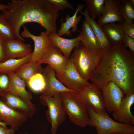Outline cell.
Returning <instances> with one entry per match:
<instances>
[{"label": "cell", "mask_w": 134, "mask_h": 134, "mask_svg": "<svg viewBox=\"0 0 134 134\" xmlns=\"http://www.w3.org/2000/svg\"><path fill=\"white\" fill-rule=\"evenodd\" d=\"M100 57L90 79L101 89L110 81L127 96L134 93V53L122 43L100 49Z\"/></svg>", "instance_id": "6da1fadb"}, {"label": "cell", "mask_w": 134, "mask_h": 134, "mask_svg": "<svg viewBox=\"0 0 134 134\" xmlns=\"http://www.w3.org/2000/svg\"><path fill=\"white\" fill-rule=\"evenodd\" d=\"M2 14L11 24L17 39H25L20 34L21 27L24 24L38 23L45 29L47 33L56 32V20L59 13L47 0H11Z\"/></svg>", "instance_id": "7a4b0ae2"}, {"label": "cell", "mask_w": 134, "mask_h": 134, "mask_svg": "<svg viewBox=\"0 0 134 134\" xmlns=\"http://www.w3.org/2000/svg\"><path fill=\"white\" fill-rule=\"evenodd\" d=\"M63 107L74 124L84 128L87 125L89 116L86 105L82 101L76 91L60 93Z\"/></svg>", "instance_id": "3957f363"}, {"label": "cell", "mask_w": 134, "mask_h": 134, "mask_svg": "<svg viewBox=\"0 0 134 134\" xmlns=\"http://www.w3.org/2000/svg\"><path fill=\"white\" fill-rule=\"evenodd\" d=\"M86 106L89 116L87 125L95 127L97 134H129L134 133L133 125L119 122L112 119L108 115L100 114L89 106Z\"/></svg>", "instance_id": "277c9868"}, {"label": "cell", "mask_w": 134, "mask_h": 134, "mask_svg": "<svg viewBox=\"0 0 134 134\" xmlns=\"http://www.w3.org/2000/svg\"><path fill=\"white\" fill-rule=\"evenodd\" d=\"M100 51L89 49L80 44L70 58L77 71L85 80H89L100 57Z\"/></svg>", "instance_id": "5b68a950"}, {"label": "cell", "mask_w": 134, "mask_h": 134, "mask_svg": "<svg viewBox=\"0 0 134 134\" xmlns=\"http://www.w3.org/2000/svg\"><path fill=\"white\" fill-rule=\"evenodd\" d=\"M40 101L48 107L46 112L48 121L51 124L52 134H56L58 128L66 119V113L63 108L60 93L50 97L41 95Z\"/></svg>", "instance_id": "8992f818"}, {"label": "cell", "mask_w": 134, "mask_h": 134, "mask_svg": "<svg viewBox=\"0 0 134 134\" xmlns=\"http://www.w3.org/2000/svg\"><path fill=\"white\" fill-rule=\"evenodd\" d=\"M78 92L80 99L86 105L89 106L100 114L108 115L104 103L101 89L96 84L92 83Z\"/></svg>", "instance_id": "52a82bcc"}, {"label": "cell", "mask_w": 134, "mask_h": 134, "mask_svg": "<svg viewBox=\"0 0 134 134\" xmlns=\"http://www.w3.org/2000/svg\"><path fill=\"white\" fill-rule=\"evenodd\" d=\"M55 76L63 85L72 90L78 91L90 84L81 77L70 59L68 63L63 71L59 74L55 73Z\"/></svg>", "instance_id": "ba28073f"}, {"label": "cell", "mask_w": 134, "mask_h": 134, "mask_svg": "<svg viewBox=\"0 0 134 134\" xmlns=\"http://www.w3.org/2000/svg\"><path fill=\"white\" fill-rule=\"evenodd\" d=\"M69 61L61 51L51 44L40 59L37 61L40 64H46L53 69L56 74L61 73Z\"/></svg>", "instance_id": "9c48e42d"}, {"label": "cell", "mask_w": 134, "mask_h": 134, "mask_svg": "<svg viewBox=\"0 0 134 134\" xmlns=\"http://www.w3.org/2000/svg\"><path fill=\"white\" fill-rule=\"evenodd\" d=\"M22 26L23 31L21 34L22 37L23 38H31L34 42V50L29 62H37L41 58L51 44L48 34L45 31L41 32L39 36H36L31 34L25 25H24Z\"/></svg>", "instance_id": "30bf717a"}, {"label": "cell", "mask_w": 134, "mask_h": 134, "mask_svg": "<svg viewBox=\"0 0 134 134\" xmlns=\"http://www.w3.org/2000/svg\"><path fill=\"white\" fill-rule=\"evenodd\" d=\"M106 110L112 113L119 107L124 97L121 90L114 82L110 81L101 89Z\"/></svg>", "instance_id": "8fae6325"}, {"label": "cell", "mask_w": 134, "mask_h": 134, "mask_svg": "<svg viewBox=\"0 0 134 134\" xmlns=\"http://www.w3.org/2000/svg\"><path fill=\"white\" fill-rule=\"evenodd\" d=\"M54 70L47 65L42 72L45 81V86L41 93L44 96L51 97L61 93L75 91L69 89L57 78Z\"/></svg>", "instance_id": "7c38bea8"}, {"label": "cell", "mask_w": 134, "mask_h": 134, "mask_svg": "<svg viewBox=\"0 0 134 134\" xmlns=\"http://www.w3.org/2000/svg\"><path fill=\"white\" fill-rule=\"evenodd\" d=\"M0 100L13 110L24 114L28 118L32 117L36 109L35 104L31 105L18 97L8 92L1 96Z\"/></svg>", "instance_id": "4fadbf2b"}, {"label": "cell", "mask_w": 134, "mask_h": 134, "mask_svg": "<svg viewBox=\"0 0 134 134\" xmlns=\"http://www.w3.org/2000/svg\"><path fill=\"white\" fill-rule=\"evenodd\" d=\"M25 115L11 109L0 100V122L15 131L18 130L27 120Z\"/></svg>", "instance_id": "5bb4252c"}, {"label": "cell", "mask_w": 134, "mask_h": 134, "mask_svg": "<svg viewBox=\"0 0 134 134\" xmlns=\"http://www.w3.org/2000/svg\"><path fill=\"white\" fill-rule=\"evenodd\" d=\"M120 0H104L102 14L97 23L100 27L109 23L124 22L119 11Z\"/></svg>", "instance_id": "9a60e30c"}, {"label": "cell", "mask_w": 134, "mask_h": 134, "mask_svg": "<svg viewBox=\"0 0 134 134\" xmlns=\"http://www.w3.org/2000/svg\"><path fill=\"white\" fill-rule=\"evenodd\" d=\"M134 103V93L126 96L117 109L112 113L114 119L121 123L134 125V116L130 110Z\"/></svg>", "instance_id": "2e32d148"}, {"label": "cell", "mask_w": 134, "mask_h": 134, "mask_svg": "<svg viewBox=\"0 0 134 134\" xmlns=\"http://www.w3.org/2000/svg\"><path fill=\"white\" fill-rule=\"evenodd\" d=\"M8 74L10 80L8 92L19 97L30 105L35 104L31 101L33 98L32 94L26 89L25 82L14 73H10Z\"/></svg>", "instance_id": "e0dca14e"}, {"label": "cell", "mask_w": 134, "mask_h": 134, "mask_svg": "<svg viewBox=\"0 0 134 134\" xmlns=\"http://www.w3.org/2000/svg\"><path fill=\"white\" fill-rule=\"evenodd\" d=\"M48 35L51 44L59 48L64 56L68 59L70 58L72 51L80 44L82 39L80 34L77 37L72 39L63 38L59 35L56 32L50 33Z\"/></svg>", "instance_id": "ac0fdd59"}, {"label": "cell", "mask_w": 134, "mask_h": 134, "mask_svg": "<svg viewBox=\"0 0 134 134\" xmlns=\"http://www.w3.org/2000/svg\"><path fill=\"white\" fill-rule=\"evenodd\" d=\"M4 44L7 59L21 58L32 52L30 44H25L17 39L4 41Z\"/></svg>", "instance_id": "d6986e66"}, {"label": "cell", "mask_w": 134, "mask_h": 134, "mask_svg": "<svg viewBox=\"0 0 134 134\" xmlns=\"http://www.w3.org/2000/svg\"><path fill=\"white\" fill-rule=\"evenodd\" d=\"M85 6L84 4H79L73 16L70 17L69 14L66 15L65 17L66 20L65 22H63V18H61V26L57 33L61 37L64 35L70 36L72 34L70 33L71 32H75L77 31V25L81 20L82 15L77 16V15Z\"/></svg>", "instance_id": "ffe728a7"}, {"label": "cell", "mask_w": 134, "mask_h": 134, "mask_svg": "<svg viewBox=\"0 0 134 134\" xmlns=\"http://www.w3.org/2000/svg\"><path fill=\"white\" fill-rule=\"evenodd\" d=\"M79 34L82 38L80 44L89 49L100 51V48L99 41L90 25L84 20Z\"/></svg>", "instance_id": "44dd1931"}, {"label": "cell", "mask_w": 134, "mask_h": 134, "mask_svg": "<svg viewBox=\"0 0 134 134\" xmlns=\"http://www.w3.org/2000/svg\"><path fill=\"white\" fill-rule=\"evenodd\" d=\"M122 23H110L102 26L103 31L111 43H122L124 34L122 28Z\"/></svg>", "instance_id": "7402d4cb"}, {"label": "cell", "mask_w": 134, "mask_h": 134, "mask_svg": "<svg viewBox=\"0 0 134 134\" xmlns=\"http://www.w3.org/2000/svg\"><path fill=\"white\" fill-rule=\"evenodd\" d=\"M79 12L81 15L84 16L85 17L84 20L91 27L99 41L100 49L109 46L111 43L107 39L102 28L99 26L95 20L92 19L90 17L87 8L86 7L85 9L83 12L81 11Z\"/></svg>", "instance_id": "603a6c76"}, {"label": "cell", "mask_w": 134, "mask_h": 134, "mask_svg": "<svg viewBox=\"0 0 134 134\" xmlns=\"http://www.w3.org/2000/svg\"><path fill=\"white\" fill-rule=\"evenodd\" d=\"M43 70L41 65L37 62H28L22 65L14 73L23 80L26 85L31 77L36 74L41 73Z\"/></svg>", "instance_id": "cb8c5ba5"}, {"label": "cell", "mask_w": 134, "mask_h": 134, "mask_svg": "<svg viewBox=\"0 0 134 134\" xmlns=\"http://www.w3.org/2000/svg\"><path fill=\"white\" fill-rule=\"evenodd\" d=\"M32 52L25 57L19 59H10L0 63V72L8 74L14 73L21 66L29 62Z\"/></svg>", "instance_id": "d4e9b609"}, {"label": "cell", "mask_w": 134, "mask_h": 134, "mask_svg": "<svg viewBox=\"0 0 134 134\" xmlns=\"http://www.w3.org/2000/svg\"><path fill=\"white\" fill-rule=\"evenodd\" d=\"M0 37L4 41L17 39L11 24L7 17L2 14H0Z\"/></svg>", "instance_id": "484cf974"}, {"label": "cell", "mask_w": 134, "mask_h": 134, "mask_svg": "<svg viewBox=\"0 0 134 134\" xmlns=\"http://www.w3.org/2000/svg\"><path fill=\"white\" fill-rule=\"evenodd\" d=\"M86 4L88 13L90 17L95 20L102 14L104 0H83Z\"/></svg>", "instance_id": "4316f807"}, {"label": "cell", "mask_w": 134, "mask_h": 134, "mask_svg": "<svg viewBox=\"0 0 134 134\" xmlns=\"http://www.w3.org/2000/svg\"><path fill=\"white\" fill-rule=\"evenodd\" d=\"M119 10L124 22H132L134 19V7L131 4L129 0H120Z\"/></svg>", "instance_id": "83f0119b"}, {"label": "cell", "mask_w": 134, "mask_h": 134, "mask_svg": "<svg viewBox=\"0 0 134 134\" xmlns=\"http://www.w3.org/2000/svg\"><path fill=\"white\" fill-rule=\"evenodd\" d=\"M26 86L34 92L41 93L45 86V79L42 73H37L31 77Z\"/></svg>", "instance_id": "f1b7e54d"}, {"label": "cell", "mask_w": 134, "mask_h": 134, "mask_svg": "<svg viewBox=\"0 0 134 134\" xmlns=\"http://www.w3.org/2000/svg\"><path fill=\"white\" fill-rule=\"evenodd\" d=\"M9 83L8 74L0 72V96L8 92Z\"/></svg>", "instance_id": "f546056e"}, {"label": "cell", "mask_w": 134, "mask_h": 134, "mask_svg": "<svg viewBox=\"0 0 134 134\" xmlns=\"http://www.w3.org/2000/svg\"><path fill=\"white\" fill-rule=\"evenodd\" d=\"M58 11L68 8L73 10L74 9L71 5L66 0H47Z\"/></svg>", "instance_id": "4dcf8cb0"}, {"label": "cell", "mask_w": 134, "mask_h": 134, "mask_svg": "<svg viewBox=\"0 0 134 134\" xmlns=\"http://www.w3.org/2000/svg\"><path fill=\"white\" fill-rule=\"evenodd\" d=\"M122 28L124 34L134 39V24L133 22L122 23Z\"/></svg>", "instance_id": "1f68e13d"}, {"label": "cell", "mask_w": 134, "mask_h": 134, "mask_svg": "<svg viewBox=\"0 0 134 134\" xmlns=\"http://www.w3.org/2000/svg\"><path fill=\"white\" fill-rule=\"evenodd\" d=\"M122 43L126 47H128L130 51L134 53V39L127 35L124 34Z\"/></svg>", "instance_id": "d6a6232c"}, {"label": "cell", "mask_w": 134, "mask_h": 134, "mask_svg": "<svg viewBox=\"0 0 134 134\" xmlns=\"http://www.w3.org/2000/svg\"><path fill=\"white\" fill-rule=\"evenodd\" d=\"M4 41L0 37V63L7 59L4 44Z\"/></svg>", "instance_id": "836d02e7"}, {"label": "cell", "mask_w": 134, "mask_h": 134, "mask_svg": "<svg viewBox=\"0 0 134 134\" xmlns=\"http://www.w3.org/2000/svg\"><path fill=\"white\" fill-rule=\"evenodd\" d=\"M15 132L11 128H6L0 125V134H15Z\"/></svg>", "instance_id": "e575fe53"}, {"label": "cell", "mask_w": 134, "mask_h": 134, "mask_svg": "<svg viewBox=\"0 0 134 134\" xmlns=\"http://www.w3.org/2000/svg\"><path fill=\"white\" fill-rule=\"evenodd\" d=\"M0 10L2 12L5 11L7 8V5L3 4L0 3Z\"/></svg>", "instance_id": "d590c367"}, {"label": "cell", "mask_w": 134, "mask_h": 134, "mask_svg": "<svg viewBox=\"0 0 134 134\" xmlns=\"http://www.w3.org/2000/svg\"><path fill=\"white\" fill-rule=\"evenodd\" d=\"M0 125L6 128H7L5 124L3 122H0Z\"/></svg>", "instance_id": "8d00e7d4"}, {"label": "cell", "mask_w": 134, "mask_h": 134, "mask_svg": "<svg viewBox=\"0 0 134 134\" xmlns=\"http://www.w3.org/2000/svg\"><path fill=\"white\" fill-rule=\"evenodd\" d=\"M129 1L131 4L134 7V0H129Z\"/></svg>", "instance_id": "74e56055"}, {"label": "cell", "mask_w": 134, "mask_h": 134, "mask_svg": "<svg viewBox=\"0 0 134 134\" xmlns=\"http://www.w3.org/2000/svg\"><path fill=\"white\" fill-rule=\"evenodd\" d=\"M123 134L120 133H115L114 134Z\"/></svg>", "instance_id": "f35d334b"}, {"label": "cell", "mask_w": 134, "mask_h": 134, "mask_svg": "<svg viewBox=\"0 0 134 134\" xmlns=\"http://www.w3.org/2000/svg\"><path fill=\"white\" fill-rule=\"evenodd\" d=\"M134 134V133H131L130 134Z\"/></svg>", "instance_id": "ab89813d"}, {"label": "cell", "mask_w": 134, "mask_h": 134, "mask_svg": "<svg viewBox=\"0 0 134 134\" xmlns=\"http://www.w3.org/2000/svg\"><path fill=\"white\" fill-rule=\"evenodd\" d=\"M23 134H28V133H24Z\"/></svg>", "instance_id": "60d3db41"}]
</instances>
